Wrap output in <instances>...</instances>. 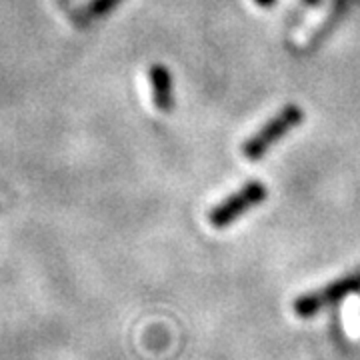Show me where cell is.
<instances>
[{
	"instance_id": "6da1fadb",
	"label": "cell",
	"mask_w": 360,
	"mask_h": 360,
	"mask_svg": "<svg viewBox=\"0 0 360 360\" xmlns=\"http://www.w3.org/2000/svg\"><path fill=\"white\" fill-rule=\"evenodd\" d=\"M302 118H304V112H302L298 106H295V104L284 106L278 115L274 116V118H270L262 129L258 130V132H255V134L245 142L243 155H245L246 158H250V160L260 158V156L269 150L270 146H274L276 142L281 141L284 134H288L290 130L296 129V127L302 122Z\"/></svg>"
},
{
	"instance_id": "7a4b0ae2",
	"label": "cell",
	"mask_w": 360,
	"mask_h": 360,
	"mask_svg": "<svg viewBox=\"0 0 360 360\" xmlns=\"http://www.w3.org/2000/svg\"><path fill=\"white\" fill-rule=\"evenodd\" d=\"M360 290V266L352 272L345 274L342 278H338L335 283L326 284L324 288H319L314 292L300 296L295 302V312L298 316H312L322 309L333 307L336 300L345 298V296L359 292Z\"/></svg>"
},
{
	"instance_id": "3957f363",
	"label": "cell",
	"mask_w": 360,
	"mask_h": 360,
	"mask_svg": "<svg viewBox=\"0 0 360 360\" xmlns=\"http://www.w3.org/2000/svg\"><path fill=\"white\" fill-rule=\"evenodd\" d=\"M264 198H266V186L262 182H248L240 191H236L226 200L214 206L208 214V220L214 229H224L232 220L248 212L252 206L260 205Z\"/></svg>"
},
{
	"instance_id": "277c9868",
	"label": "cell",
	"mask_w": 360,
	"mask_h": 360,
	"mask_svg": "<svg viewBox=\"0 0 360 360\" xmlns=\"http://www.w3.org/2000/svg\"><path fill=\"white\" fill-rule=\"evenodd\" d=\"M150 89H153V101L156 108L170 110L172 106V82L170 75L165 66L156 65L150 68Z\"/></svg>"
},
{
	"instance_id": "5b68a950",
	"label": "cell",
	"mask_w": 360,
	"mask_h": 360,
	"mask_svg": "<svg viewBox=\"0 0 360 360\" xmlns=\"http://www.w3.org/2000/svg\"><path fill=\"white\" fill-rule=\"evenodd\" d=\"M118 2H120V0H92L89 6L84 8V13H82V20H90V18L103 16V14H106L108 11H112Z\"/></svg>"
},
{
	"instance_id": "8992f818",
	"label": "cell",
	"mask_w": 360,
	"mask_h": 360,
	"mask_svg": "<svg viewBox=\"0 0 360 360\" xmlns=\"http://www.w3.org/2000/svg\"><path fill=\"white\" fill-rule=\"evenodd\" d=\"M258 4H264V6H266V4H270V0H257Z\"/></svg>"
}]
</instances>
